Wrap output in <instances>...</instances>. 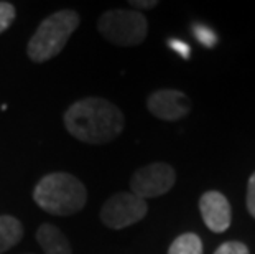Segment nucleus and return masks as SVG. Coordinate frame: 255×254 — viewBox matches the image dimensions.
Listing matches in <instances>:
<instances>
[{
	"label": "nucleus",
	"instance_id": "nucleus-1",
	"mask_svg": "<svg viewBox=\"0 0 255 254\" xmlns=\"http://www.w3.org/2000/svg\"><path fill=\"white\" fill-rule=\"evenodd\" d=\"M63 119L74 139L92 145L112 142L126 126L122 111L104 98H84L73 102Z\"/></svg>",
	"mask_w": 255,
	"mask_h": 254
},
{
	"label": "nucleus",
	"instance_id": "nucleus-2",
	"mask_svg": "<svg viewBox=\"0 0 255 254\" xmlns=\"http://www.w3.org/2000/svg\"><path fill=\"white\" fill-rule=\"evenodd\" d=\"M33 200L46 213L69 216L84 208L88 202V190L78 177L56 172L45 175L36 183Z\"/></svg>",
	"mask_w": 255,
	"mask_h": 254
},
{
	"label": "nucleus",
	"instance_id": "nucleus-3",
	"mask_svg": "<svg viewBox=\"0 0 255 254\" xmlns=\"http://www.w3.org/2000/svg\"><path fill=\"white\" fill-rule=\"evenodd\" d=\"M79 15L74 10H59L46 17L28 41V58L33 63H46L58 56L79 26Z\"/></svg>",
	"mask_w": 255,
	"mask_h": 254
},
{
	"label": "nucleus",
	"instance_id": "nucleus-4",
	"mask_svg": "<svg viewBox=\"0 0 255 254\" xmlns=\"http://www.w3.org/2000/svg\"><path fill=\"white\" fill-rule=\"evenodd\" d=\"M97 28L102 38L117 46H137L146 38L148 23L138 10H107L99 17Z\"/></svg>",
	"mask_w": 255,
	"mask_h": 254
},
{
	"label": "nucleus",
	"instance_id": "nucleus-5",
	"mask_svg": "<svg viewBox=\"0 0 255 254\" xmlns=\"http://www.w3.org/2000/svg\"><path fill=\"white\" fill-rule=\"evenodd\" d=\"M146 212L148 207L145 200L133 195L132 192H121L102 205L101 221L111 230H124L142 221Z\"/></svg>",
	"mask_w": 255,
	"mask_h": 254
},
{
	"label": "nucleus",
	"instance_id": "nucleus-6",
	"mask_svg": "<svg viewBox=\"0 0 255 254\" xmlns=\"http://www.w3.org/2000/svg\"><path fill=\"white\" fill-rule=\"evenodd\" d=\"M176 182L173 167L165 162H153L135 170L130 178V192L138 198H156L168 193Z\"/></svg>",
	"mask_w": 255,
	"mask_h": 254
},
{
	"label": "nucleus",
	"instance_id": "nucleus-7",
	"mask_svg": "<svg viewBox=\"0 0 255 254\" xmlns=\"http://www.w3.org/2000/svg\"><path fill=\"white\" fill-rule=\"evenodd\" d=\"M146 107L161 121H180L191 111L186 94L176 89H158L151 93L146 99Z\"/></svg>",
	"mask_w": 255,
	"mask_h": 254
},
{
	"label": "nucleus",
	"instance_id": "nucleus-8",
	"mask_svg": "<svg viewBox=\"0 0 255 254\" xmlns=\"http://www.w3.org/2000/svg\"><path fill=\"white\" fill-rule=\"evenodd\" d=\"M199 212L203 221L213 233H224L229 230L232 221V210L227 200L221 192L209 190L199 198Z\"/></svg>",
	"mask_w": 255,
	"mask_h": 254
},
{
	"label": "nucleus",
	"instance_id": "nucleus-9",
	"mask_svg": "<svg viewBox=\"0 0 255 254\" xmlns=\"http://www.w3.org/2000/svg\"><path fill=\"white\" fill-rule=\"evenodd\" d=\"M36 241L45 254H73L68 238L58 226L43 223L36 231Z\"/></svg>",
	"mask_w": 255,
	"mask_h": 254
},
{
	"label": "nucleus",
	"instance_id": "nucleus-10",
	"mask_svg": "<svg viewBox=\"0 0 255 254\" xmlns=\"http://www.w3.org/2000/svg\"><path fill=\"white\" fill-rule=\"evenodd\" d=\"M23 238V226L15 216H0V254L12 250Z\"/></svg>",
	"mask_w": 255,
	"mask_h": 254
},
{
	"label": "nucleus",
	"instance_id": "nucleus-11",
	"mask_svg": "<svg viewBox=\"0 0 255 254\" xmlns=\"http://www.w3.org/2000/svg\"><path fill=\"white\" fill-rule=\"evenodd\" d=\"M168 254H203L201 238L194 233H184L178 236L170 245Z\"/></svg>",
	"mask_w": 255,
	"mask_h": 254
},
{
	"label": "nucleus",
	"instance_id": "nucleus-12",
	"mask_svg": "<svg viewBox=\"0 0 255 254\" xmlns=\"http://www.w3.org/2000/svg\"><path fill=\"white\" fill-rule=\"evenodd\" d=\"M15 20V7L10 2H0V35L10 28Z\"/></svg>",
	"mask_w": 255,
	"mask_h": 254
},
{
	"label": "nucleus",
	"instance_id": "nucleus-13",
	"mask_svg": "<svg viewBox=\"0 0 255 254\" xmlns=\"http://www.w3.org/2000/svg\"><path fill=\"white\" fill-rule=\"evenodd\" d=\"M194 35H196L198 41L203 43L206 48H213L216 45V41H218L214 31L203 25H194Z\"/></svg>",
	"mask_w": 255,
	"mask_h": 254
},
{
	"label": "nucleus",
	"instance_id": "nucleus-14",
	"mask_svg": "<svg viewBox=\"0 0 255 254\" xmlns=\"http://www.w3.org/2000/svg\"><path fill=\"white\" fill-rule=\"evenodd\" d=\"M214 254H251V251H249V248L244 243L227 241L224 245H221Z\"/></svg>",
	"mask_w": 255,
	"mask_h": 254
},
{
	"label": "nucleus",
	"instance_id": "nucleus-15",
	"mask_svg": "<svg viewBox=\"0 0 255 254\" xmlns=\"http://www.w3.org/2000/svg\"><path fill=\"white\" fill-rule=\"evenodd\" d=\"M247 212L255 218V172L249 178L247 185Z\"/></svg>",
	"mask_w": 255,
	"mask_h": 254
},
{
	"label": "nucleus",
	"instance_id": "nucleus-16",
	"mask_svg": "<svg viewBox=\"0 0 255 254\" xmlns=\"http://www.w3.org/2000/svg\"><path fill=\"white\" fill-rule=\"evenodd\" d=\"M168 45H170L171 50H175V51L180 53V56H183L184 59L189 58V46H188V43L180 41V40H170V41H168Z\"/></svg>",
	"mask_w": 255,
	"mask_h": 254
},
{
	"label": "nucleus",
	"instance_id": "nucleus-17",
	"mask_svg": "<svg viewBox=\"0 0 255 254\" xmlns=\"http://www.w3.org/2000/svg\"><path fill=\"white\" fill-rule=\"evenodd\" d=\"M130 5L135 8H145V10H150V8H153L158 5V2L156 0H132L130 2Z\"/></svg>",
	"mask_w": 255,
	"mask_h": 254
}]
</instances>
